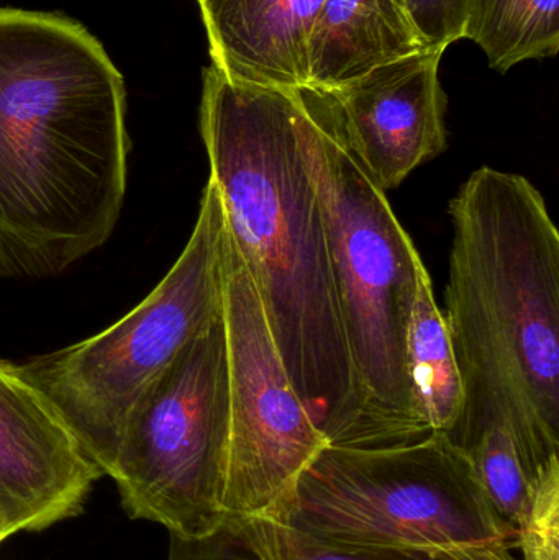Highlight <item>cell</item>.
I'll return each mask as SVG.
<instances>
[{
	"instance_id": "obj_18",
	"label": "cell",
	"mask_w": 559,
	"mask_h": 560,
	"mask_svg": "<svg viewBox=\"0 0 559 560\" xmlns=\"http://www.w3.org/2000/svg\"><path fill=\"white\" fill-rule=\"evenodd\" d=\"M13 533L10 532L9 526L5 525V523L0 520V545L2 542H5L7 539L12 538Z\"/></svg>"
},
{
	"instance_id": "obj_14",
	"label": "cell",
	"mask_w": 559,
	"mask_h": 560,
	"mask_svg": "<svg viewBox=\"0 0 559 560\" xmlns=\"http://www.w3.org/2000/svg\"><path fill=\"white\" fill-rule=\"evenodd\" d=\"M166 560H462L403 552L357 551L325 545L269 518H230L199 539L170 536Z\"/></svg>"
},
{
	"instance_id": "obj_2",
	"label": "cell",
	"mask_w": 559,
	"mask_h": 560,
	"mask_svg": "<svg viewBox=\"0 0 559 560\" xmlns=\"http://www.w3.org/2000/svg\"><path fill=\"white\" fill-rule=\"evenodd\" d=\"M125 85L81 23L0 9V276L49 278L101 248L127 190Z\"/></svg>"
},
{
	"instance_id": "obj_16",
	"label": "cell",
	"mask_w": 559,
	"mask_h": 560,
	"mask_svg": "<svg viewBox=\"0 0 559 560\" xmlns=\"http://www.w3.org/2000/svg\"><path fill=\"white\" fill-rule=\"evenodd\" d=\"M515 546L524 560H559V464L535 482Z\"/></svg>"
},
{
	"instance_id": "obj_8",
	"label": "cell",
	"mask_w": 559,
	"mask_h": 560,
	"mask_svg": "<svg viewBox=\"0 0 559 560\" xmlns=\"http://www.w3.org/2000/svg\"><path fill=\"white\" fill-rule=\"evenodd\" d=\"M222 315L230 401L223 509L226 520H279L302 474L328 441L289 378L258 293L226 226Z\"/></svg>"
},
{
	"instance_id": "obj_12",
	"label": "cell",
	"mask_w": 559,
	"mask_h": 560,
	"mask_svg": "<svg viewBox=\"0 0 559 560\" xmlns=\"http://www.w3.org/2000/svg\"><path fill=\"white\" fill-rule=\"evenodd\" d=\"M427 49L406 0H324L308 45V88L330 92Z\"/></svg>"
},
{
	"instance_id": "obj_5",
	"label": "cell",
	"mask_w": 559,
	"mask_h": 560,
	"mask_svg": "<svg viewBox=\"0 0 559 560\" xmlns=\"http://www.w3.org/2000/svg\"><path fill=\"white\" fill-rule=\"evenodd\" d=\"M275 522L357 551L517 560L514 529L446 434L391 447L328 444Z\"/></svg>"
},
{
	"instance_id": "obj_13",
	"label": "cell",
	"mask_w": 559,
	"mask_h": 560,
	"mask_svg": "<svg viewBox=\"0 0 559 560\" xmlns=\"http://www.w3.org/2000/svg\"><path fill=\"white\" fill-rule=\"evenodd\" d=\"M407 371L423 427L429 434L450 436L462 418L465 392L445 316L433 296L429 271L419 280L410 313Z\"/></svg>"
},
{
	"instance_id": "obj_6",
	"label": "cell",
	"mask_w": 559,
	"mask_h": 560,
	"mask_svg": "<svg viewBox=\"0 0 559 560\" xmlns=\"http://www.w3.org/2000/svg\"><path fill=\"white\" fill-rule=\"evenodd\" d=\"M223 232L222 202L209 179L186 248L143 302L105 331L20 365L104 476L138 398L222 315Z\"/></svg>"
},
{
	"instance_id": "obj_3",
	"label": "cell",
	"mask_w": 559,
	"mask_h": 560,
	"mask_svg": "<svg viewBox=\"0 0 559 560\" xmlns=\"http://www.w3.org/2000/svg\"><path fill=\"white\" fill-rule=\"evenodd\" d=\"M445 323L465 405L450 440L508 427L541 464L559 459V233L537 187L481 167L449 206Z\"/></svg>"
},
{
	"instance_id": "obj_9",
	"label": "cell",
	"mask_w": 559,
	"mask_h": 560,
	"mask_svg": "<svg viewBox=\"0 0 559 560\" xmlns=\"http://www.w3.org/2000/svg\"><path fill=\"white\" fill-rule=\"evenodd\" d=\"M102 477L20 365L0 361V520L13 536L74 518Z\"/></svg>"
},
{
	"instance_id": "obj_7",
	"label": "cell",
	"mask_w": 559,
	"mask_h": 560,
	"mask_svg": "<svg viewBox=\"0 0 559 560\" xmlns=\"http://www.w3.org/2000/svg\"><path fill=\"white\" fill-rule=\"evenodd\" d=\"M230 401L223 315L189 342L131 408L112 467L131 520L199 539L225 522Z\"/></svg>"
},
{
	"instance_id": "obj_10",
	"label": "cell",
	"mask_w": 559,
	"mask_h": 560,
	"mask_svg": "<svg viewBox=\"0 0 559 560\" xmlns=\"http://www.w3.org/2000/svg\"><path fill=\"white\" fill-rule=\"evenodd\" d=\"M443 55L423 49L330 91L348 147L384 192L445 151Z\"/></svg>"
},
{
	"instance_id": "obj_4",
	"label": "cell",
	"mask_w": 559,
	"mask_h": 560,
	"mask_svg": "<svg viewBox=\"0 0 559 560\" xmlns=\"http://www.w3.org/2000/svg\"><path fill=\"white\" fill-rule=\"evenodd\" d=\"M301 137L314 179L345 339L363 401L358 447L432 436L407 371V328L427 271L386 192L345 140L330 92L301 89Z\"/></svg>"
},
{
	"instance_id": "obj_17",
	"label": "cell",
	"mask_w": 559,
	"mask_h": 560,
	"mask_svg": "<svg viewBox=\"0 0 559 560\" xmlns=\"http://www.w3.org/2000/svg\"><path fill=\"white\" fill-rule=\"evenodd\" d=\"M471 0H406L410 19L427 49L446 51L465 38Z\"/></svg>"
},
{
	"instance_id": "obj_11",
	"label": "cell",
	"mask_w": 559,
	"mask_h": 560,
	"mask_svg": "<svg viewBox=\"0 0 559 560\" xmlns=\"http://www.w3.org/2000/svg\"><path fill=\"white\" fill-rule=\"evenodd\" d=\"M213 66L236 81L308 84V45L324 0H197Z\"/></svg>"
},
{
	"instance_id": "obj_15",
	"label": "cell",
	"mask_w": 559,
	"mask_h": 560,
	"mask_svg": "<svg viewBox=\"0 0 559 560\" xmlns=\"http://www.w3.org/2000/svg\"><path fill=\"white\" fill-rule=\"evenodd\" d=\"M465 38L475 42L499 72L531 59L554 58L559 49V0H471Z\"/></svg>"
},
{
	"instance_id": "obj_1",
	"label": "cell",
	"mask_w": 559,
	"mask_h": 560,
	"mask_svg": "<svg viewBox=\"0 0 559 560\" xmlns=\"http://www.w3.org/2000/svg\"><path fill=\"white\" fill-rule=\"evenodd\" d=\"M301 89L203 69L200 135L225 215L289 378L330 446L358 447L363 401L301 137Z\"/></svg>"
}]
</instances>
